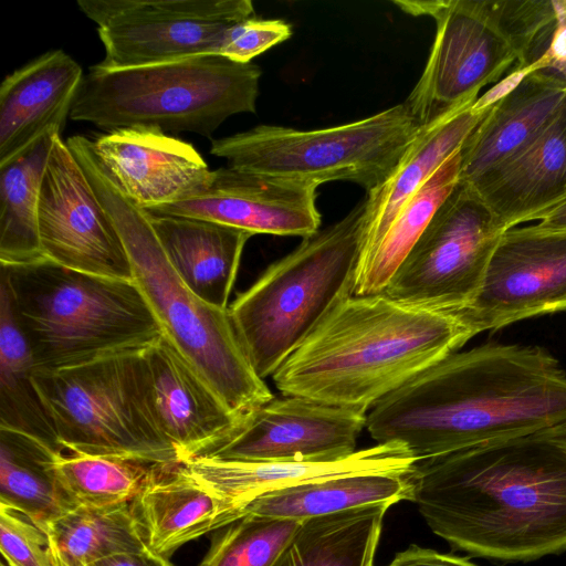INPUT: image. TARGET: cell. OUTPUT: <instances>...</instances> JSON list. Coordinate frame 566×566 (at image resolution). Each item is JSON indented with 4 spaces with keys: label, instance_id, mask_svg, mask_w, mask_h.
I'll list each match as a JSON object with an SVG mask.
<instances>
[{
    "label": "cell",
    "instance_id": "1",
    "mask_svg": "<svg viewBox=\"0 0 566 566\" xmlns=\"http://www.w3.org/2000/svg\"><path fill=\"white\" fill-rule=\"evenodd\" d=\"M366 429L419 462L532 434L566 438V371L539 346L454 352L375 405Z\"/></svg>",
    "mask_w": 566,
    "mask_h": 566
},
{
    "label": "cell",
    "instance_id": "2",
    "mask_svg": "<svg viewBox=\"0 0 566 566\" xmlns=\"http://www.w3.org/2000/svg\"><path fill=\"white\" fill-rule=\"evenodd\" d=\"M411 501L453 548L500 562L566 551V438L532 434L420 461Z\"/></svg>",
    "mask_w": 566,
    "mask_h": 566
},
{
    "label": "cell",
    "instance_id": "3",
    "mask_svg": "<svg viewBox=\"0 0 566 566\" xmlns=\"http://www.w3.org/2000/svg\"><path fill=\"white\" fill-rule=\"evenodd\" d=\"M473 336L459 312L384 292L352 295L335 305L272 377L283 395L368 412Z\"/></svg>",
    "mask_w": 566,
    "mask_h": 566
},
{
    "label": "cell",
    "instance_id": "4",
    "mask_svg": "<svg viewBox=\"0 0 566 566\" xmlns=\"http://www.w3.org/2000/svg\"><path fill=\"white\" fill-rule=\"evenodd\" d=\"M66 145L117 228L133 281L163 335L238 419L271 400L274 395L254 370L229 307L205 302L182 281L163 250L148 211L133 201L101 164L92 139L77 135L70 137Z\"/></svg>",
    "mask_w": 566,
    "mask_h": 566
},
{
    "label": "cell",
    "instance_id": "5",
    "mask_svg": "<svg viewBox=\"0 0 566 566\" xmlns=\"http://www.w3.org/2000/svg\"><path fill=\"white\" fill-rule=\"evenodd\" d=\"M1 281L35 370L65 369L144 348L163 335L134 281L77 272L46 259L1 264Z\"/></svg>",
    "mask_w": 566,
    "mask_h": 566
},
{
    "label": "cell",
    "instance_id": "6",
    "mask_svg": "<svg viewBox=\"0 0 566 566\" xmlns=\"http://www.w3.org/2000/svg\"><path fill=\"white\" fill-rule=\"evenodd\" d=\"M366 198L343 219L303 238L229 306L262 378L272 376L340 301L354 295Z\"/></svg>",
    "mask_w": 566,
    "mask_h": 566
},
{
    "label": "cell",
    "instance_id": "7",
    "mask_svg": "<svg viewBox=\"0 0 566 566\" xmlns=\"http://www.w3.org/2000/svg\"><path fill=\"white\" fill-rule=\"evenodd\" d=\"M261 70L220 54L83 76L70 118L104 129L151 127L210 137L230 116L255 113Z\"/></svg>",
    "mask_w": 566,
    "mask_h": 566
},
{
    "label": "cell",
    "instance_id": "8",
    "mask_svg": "<svg viewBox=\"0 0 566 566\" xmlns=\"http://www.w3.org/2000/svg\"><path fill=\"white\" fill-rule=\"evenodd\" d=\"M144 348L34 370L33 385L63 452L179 463L154 415Z\"/></svg>",
    "mask_w": 566,
    "mask_h": 566
},
{
    "label": "cell",
    "instance_id": "9",
    "mask_svg": "<svg viewBox=\"0 0 566 566\" xmlns=\"http://www.w3.org/2000/svg\"><path fill=\"white\" fill-rule=\"evenodd\" d=\"M421 129L401 103L319 129L259 125L213 139L210 153L234 168L318 186L346 180L368 193L386 181Z\"/></svg>",
    "mask_w": 566,
    "mask_h": 566
},
{
    "label": "cell",
    "instance_id": "10",
    "mask_svg": "<svg viewBox=\"0 0 566 566\" xmlns=\"http://www.w3.org/2000/svg\"><path fill=\"white\" fill-rule=\"evenodd\" d=\"M97 25L105 71L220 54L230 29L254 15L250 0H77Z\"/></svg>",
    "mask_w": 566,
    "mask_h": 566
},
{
    "label": "cell",
    "instance_id": "11",
    "mask_svg": "<svg viewBox=\"0 0 566 566\" xmlns=\"http://www.w3.org/2000/svg\"><path fill=\"white\" fill-rule=\"evenodd\" d=\"M506 230L476 191L459 181L390 279L388 296L459 312L478 295Z\"/></svg>",
    "mask_w": 566,
    "mask_h": 566
},
{
    "label": "cell",
    "instance_id": "12",
    "mask_svg": "<svg viewBox=\"0 0 566 566\" xmlns=\"http://www.w3.org/2000/svg\"><path fill=\"white\" fill-rule=\"evenodd\" d=\"M411 15H428L436 34L426 66L403 102L424 127L475 102L480 90L500 81L517 56L486 18L480 0H396Z\"/></svg>",
    "mask_w": 566,
    "mask_h": 566
},
{
    "label": "cell",
    "instance_id": "13",
    "mask_svg": "<svg viewBox=\"0 0 566 566\" xmlns=\"http://www.w3.org/2000/svg\"><path fill=\"white\" fill-rule=\"evenodd\" d=\"M38 228L44 259L77 272L133 281L119 232L61 135L43 176Z\"/></svg>",
    "mask_w": 566,
    "mask_h": 566
},
{
    "label": "cell",
    "instance_id": "14",
    "mask_svg": "<svg viewBox=\"0 0 566 566\" xmlns=\"http://www.w3.org/2000/svg\"><path fill=\"white\" fill-rule=\"evenodd\" d=\"M367 412L298 396L273 397L195 458L243 462H322L349 457Z\"/></svg>",
    "mask_w": 566,
    "mask_h": 566
},
{
    "label": "cell",
    "instance_id": "15",
    "mask_svg": "<svg viewBox=\"0 0 566 566\" xmlns=\"http://www.w3.org/2000/svg\"><path fill=\"white\" fill-rule=\"evenodd\" d=\"M566 311V230L535 224L500 238L474 301L459 314L476 334Z\"/></svg>",
    "mask_w": 566,
    "mask_h": 566
},
{
    "label": "cell",
    "instance_id": "16",
    "mask_svg": "<svg viewBox=\"0 0 566 566\" xmlns=\"http://www.w3.org/2000/svg\"><path fill=\"white\" fill-rule=\"evenodd\" d=\"M317 187L313 182L228 166L211 170L205 186L191 196L147 211L206 219L253 235L306 238L321 226Z\"/></svg>",
    "mask_w": 566,
    "mask_h": 566
},
{
    "label": "cell",
    "instance_id": "17",
    "mask_svg": "<svg viewBox=\"0 0 566 566\" xmlns=\"http://www.w3.org/2000/svg\"><path fill=\"white\" fill-rule=\"evenodd\" d=\"M92 146L122 190L145 210L191 196L211 171L191 144L157 128H116Z\"/></svg>",
    "mask_w": 566,
    "mask_h": 566
},
{
    "label": "cell",
    "instance_id": "18",
    "mask_svg": "<svg viewBox=\"0 0 566 566\" xmlns=\"http://www.w3.org/2000/svg\"><path fill=\"white\" fill-rule=\"evenodd\" d=\"M143 355L155 418L179 463L197 457L239 424L241 420L166 336L147 345Z\"/></svg>",
    "mask_w": 566,
    "mask_h": 566
},
{
    "label": "cell",
    "instance_id": "19",
    "mask_svg": "<svg viewBox=\"0 0 566 566\" xmlns=\"http://www.w3.org/2000/svg\"><path fill=\"white\" fill-rule=\"evenodd\" d=\"M469 186L505 230L566 201V98L525 149Z\"/></svg>",
    "mask_w": 566,
    "mask_h": 566
},
{
    "label": "cell",
    "instance_id": "20",
    "mask_svg": "<svg viewBox=\"0 0 566 566\" xmlns=\"http://www.w3.org/2000/svg\"><path fill=\"white\" fill-rule=\"evenodd\" d=\"M81 65L62 50L41 54L0 86V165L48 132L61 133L83 80Z\"/></svg>",
    "mask_w": 566,
    "mask_h": 566
},
{
    "label": "cell",
    "instance_id": "21",
    "mask_svg": "<svg viewBox=\"0 0 566 566\" xmlns=\"http://www.w3.org/2000/svg\"><path fill=\"white\" fill-rule=\"evenodd\" d=\"M130 504L147 547L165 557L244 515L243 504L208 490L179 463L156 464Z\"/></svg>",
    "mask_w": 566,
    "mask_h": 566
},
{
    "label": "cell",
    "instance_id": "22",
    "mask_svg": "<svg viewBox=\"0 0 566 566\" xmlns=\"http://www.w3.org/2000/svg\"><path fill=\"white\" fill-rule=\"evenodd\" d=\"M418 462L405 446L387 442L335 461L243 462L191 458L179 464L208 490L245 507L256 496L274 490L345 473L409 471Z\"/></svg>",
    "mask_w": 566,
    "mask_h": 566
},
{
    "label": "cell",
    "instance_id": "23",
    "mask_svg": "<svg viewBox=\"0 0 566 566\" xmlns=\"http://www.w3.org/2000/svg\"><path fill=\"white\" fill-rule=\"evenodd\" d=\"M566 98V85L547 70L530 73L495 103L461 147L459 181L471 185L525 149Z\"/></svg>",
    "mask_w": 566,
    "mask_h": 566
},
{
    "label": "cell",
    "instance_id": "24",
    "mask_svg": "<svg viewBox=\"0 0 566 566\" xmlns=\"http://www.w3.org/2000/svg\"><path fill=\"white\" fill-rule=\"evenodd\" d=\"M148 213L166 256L188 287L205 302L228 308L244 245L253 234L206 219Z\"/></svg>",
    "mask_w": 566,
    "mask_h": 566
},
{
    "label": "cell",
    "instance_id": "25",
    "mask_svg": "<svg viewBox=\"0 0 566 566\" xmlns=\"http://www.w3.org/2000/svg\"><path fill=\"white\" fill-rule=\"evenodd\" d=\"M473 103L422 127L386 181L367 193L359 259L375 248L400 209L462 147L491 108L475 111Z\"/></svg>",
    "mask_w": 566,
    "mask_h": 566
},
{
    "label": "cell",
    "instance_id": "26",
    "mask_svg": "<svg viewBox=\"0 0 566 566\" xmlns=\"http://www.w3.org/2000/svg\"><path fill=\"white\" fill-rule=\"evenodd\" d=\"M413 470L345 473L274 490L250 501L244 515L304 521L370 504L391 506L411 501Z\"/></svg>",
    "mask_w": 566,
    "mask_h": 566
},
{
    "label": "cell",
    "instance_id": "27",
    "mask_svg": "<svg viewBox=\"0 0 566 566\" xmlns=\"http://www.w3.org/2000/svg\"><path fill=\"white\" fill-rule=\"evenodd\" d=\"M388 507L370 504L302 521L274 566H374Z\"/></svg>",
    "mask_w": 566,
    "mask_h": 566
},
{
    "label": "cell",
    "instance_id": "28",
    "mask_svg": "<svg viewBox=\"0 0 566 566\" xmlns=\"http://www.w3.org/2000/svg\"><path fill=\"white\" fill-rule=\"evenodd\" d=\"M57 135L50 130L20 154L0 165V262L14 265L44 256L40 247V190Z\"/></svg>",
    "mask_w": 566,
    "mask_h": 566
},
{
    "label": "cell",
    "instance_id": "29",
    "mask_svg": "<svg viewBox=\"0 0 566 566\" xmlns=\"http://www.w3.org/2000/svg\"><path fill=\"white\" fill-rule=\"evenodd\" d=\"M461 148L407 201L375 248L358 261L354 295L382 293L431 218L459 182Z\"/></svg>",
    "mask_w": 566,
    "mask_h": 566
},
{
    "label": "cell",
    "instance_id": "30",
    "mask_svg": "<svg viewBox=\"0 0 566 566\" xmlns=\"http://www.w3.org/2000/svg\"><path fill=\"white\" fill-rule=\"evenodd\" d=\"M35 364L0 282V430L32 438L56 451L55 432L33 385ZM63 452V451H62Z\"/></svg>",
    "mask_w": 566,
    "mask_h": 566
},
{
    "label": "cell",
    "instance_id": "31",
    "mask_svg": "<svg viewBox=\"0 0 566 566\" xmlns=\"http://www.w3.org/2000/svg\"><path fill=\"white\" fill-rule=\"evenodd\" d=\"M56 451L32 438L0 430V504L49 524L69 511L51 463Z\"/></svg>",
    "mask_w": 566,
    "mask_h": 566
},
{
    "label": "cell",
    "instance_id": "32",
    "mask_svg": "<svg viewBox=\"0 0 566 566\" xmlns=\"http://www.w3.org/2000/svg\"><path fill=\"white\" fill-rule=\"evenodd\" d=\"M48 530L70 566H90L117 554L147 548L130 502L78 506L54 520Z\"/></svg>",
    "mask_w": 566,
    "mask_h": 566
},
{
    "label": "cell",
    "instance_id": "33",
    "mask_svg": "<svg viewBox=\"0 0 566 566\" xmlns=\"http://www.w3.org/2000/svg\"><path fill=\"white\" fill-rule=\"evenodd\" d=\"M156 464L57 452L51 468L69 511L78 506H107L132 502Z\"/></svg>",
    "mask_w": 566,
    "mask_h": 566
},
{
    "label": "cell",
    "instance_id": "34",
    "mask_svg": "<svg viewBox=\"0 0 566 566\" xmlns=\"http://www.w3.org/2000/svg\"><path fill=\"white\" fill-rule=\"evenodd\" d=\"M301 523L248 513L214 535L199 566H274Z\"/></svg>",
    "mask_w": 566,
    "mask_h": 566
},
{
    "label": "cell",
    "instance_id": "35",
    "mask_svg": "<svg viewBox=\"0 0 566 566\" xmlns=\"http://www.w3.org/2000/svg\"><path fill=\"white\" fill-rule=\"evenodd\" d=\"M480 1L486 18L516 53L517 66L528 67L541 57L556 27V1Z\"/></svg>",
    "mask_w": 566,
    "mask_h": 566
},
{
    "label": "cell",
    "instance_id": "36",
    "mask_svg": "<svg viewBox=\"0 0 566 566\" xmlns=\"http://www.w3.org/2000/svg\"><path fill=\"white\" fill-rule=\"evenodd\" d=\"M0 551L8 566H54L49 530L4 504H0Z\"/></svg>",
    "mask_w": 566,
    "mask_h": 566
},
{
    "label": "cell",
    "instance_id": "37",
    "mask_svg": "<svg viewBox=\"0 0 566 566\" xmlns=\"http://www.w3.org/2000/svg\"><path fill=\"white\" fill-rule=\"evenodd\" d=\"M291 35L292 28L284 20L253 15L230 29L220 55L233 62L251 63L252 59L286 41Z\"/></svg>",
    "mask_w": 566,
    "mask_h": 566
},
{
    "label": "cell",
    "instance_id": "38",
    "mask_svg": "<svg viewBox=\"0 0 566 566\" xmlns=\"http://www.w3.org/2000/svg\"><path fill=\"white\" fill-rule=\"evenodd\" d=\"M387 566H478L468 558L410 545L395 555Z\"/></svg>",
    "mask_w": 566,
    "mask_h": 566
},
{
    "label": "cell",
    "instance_id": "39",
    "mask_svg": "<svg viewBox=\"0 0 566 566\" xmlns=\"http://www.w3.org/2000/svg\"><path fill=\"white\" fill-rule=\"evenodd\" d=\"M557 22L549 43L532 65L531 72L549 70L566 63V0L556 1Z\"/></svg>",
    "mask_w": 566,
    "mask_h": 566
},
{
    "label": "cell",
    "instance_id": "40",
    "mask_svg": "<svg viewBox=\"0 0 566 566\" xmlns=\"http://www.w3.org/2000/svg\"><path fill=\"white\" fill-rule=\"evenodd\" d=\"M531 72L528 67L515 65L514 70L478 97L472 107L475 111H486L495 103L509 95Z\"/></svg>",
    "mask_w": 566,
    "mask_h": 566
},
{
    "label": "cell",
    "instance_id": "41",
    "mask_svg": "<svg viewBox=\"0 0 566 566\" xmlns=\"http://www.w3.org/2000/svg\"><path fill=\"white\" fill-rule=\"evenodd\" d=\"M90 566H175L169 559L150 548L139 552L117 554L101 559Z\"/></svg>",
    "mask_w": 566,
    "mask_h": 566
},
{
    "label": "cell",
    "instance_id": "42",
    "mask_svg": "<svg viewBox=\"0 0 566 566\" xmlns=\"http://www.w3.org/2000/svg\"><path fill=\"white\" fill-rule=\"evenodd\" d=\"M535 226L544 230H566V201L546 212Z\"/></svg>",
    "mask_w": 566,
    "mask_h": 566
},
{
    "label": "cell",
    "instance_id": "43",
    "mask_svg": "<svg viewBox=\"0 0 566 566\" xmlns=\"http://www.w3.org/2000/svg\"><path fill=\"white\" fill-rule=\"evenodd\" d=\"M547 71H551L552 73H554L558 77H560L566 85V63L555 66L553 69H549Z\"/></svg>",
    "mask_w": 566,
    "mask_h": 566
},
{
    "label": "cell",
    "instance_id": "44",
    "mask_svg": "<svg viewBox=\"0 0 566 566\" xmlns=\"http://www.w3.org/2000/svg\"><path fill=\"white\" fill-rule=\"evenodd\" d=\"M53 542V541H52ZM53 556H54V566H70L67 565L63 558L61 557V555L59 554L57 549L55 548L54 544H53Z\"/></svg>",
    "mask_w": 566,
    "mask_h": 566
},
{
    "label": "cell",
    "instance_id": "45",
    "mask_svg": "<svg viewBox=\"0 0 566 566\" xmlns=\"http://www.w3.org/2000/svg\"><path fill=\"white\" fill-rule=\"evenodd\" d=\"M0 566H8V565L4 562H2Z\"/></svg>",
    "mask_w": 566,
    "mask_h": 566
}]
</instances>
